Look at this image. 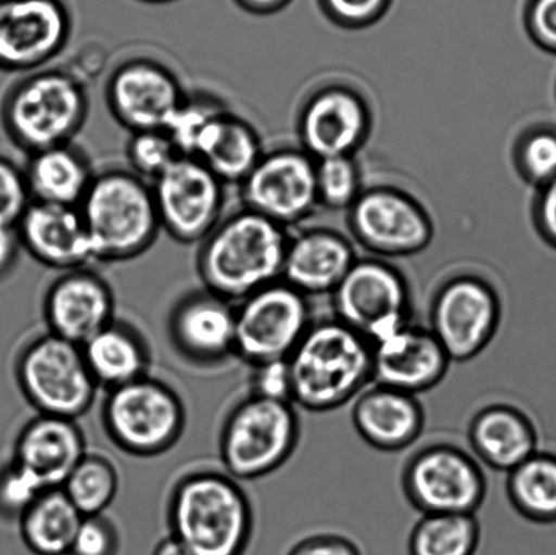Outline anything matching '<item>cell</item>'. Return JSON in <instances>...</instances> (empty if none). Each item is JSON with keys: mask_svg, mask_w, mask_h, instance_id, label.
Segmentation results:
<instances>
[{"mask_svg": "<svg viewBox=\"0 0 556 555\" xmlns=\"http://www.w3.org/2000/svg\"><path fill=\"white\" fill-rule=\"evenodd\" d=\"M288 239L283 227L242 206L223 216L200 243L204 290L233 304L281 280Z\"/></svg>", "mask_w": 556, "mask_h": 555, "instance_id": "cell-1", "label": "cell"}, {"mask_svg": "<svg viewBox=\"0 0 556 555\" xmlns=\"http://www.w3.org/2000/svg\"><path fill=\"white\" fill-rule=\"evenodd\" d=\"M288 366L294 406L334 412L374 383V346L334 317L314 320Z\"/></svg>", "mask_w": 556, "mask_h": 555, "instance_id": "cell-2", "label": "cell"}, {"mask_svg": "<svg viewBox=\"0 0 556 555\" xmlns=\"http://www.w3.org/2000/svg\"><path fill=\"white\" fill-rule=\"evenodd\" d=\"M168 525L190 555H244L253 535V510L232 477L201 471L177 483Z\"/></svg>", "mask_w": 556, "mask_h": 555, "instance_id": "cell-3", "label": "cell"}, {"mask_svg": "<svg viewBox=\"0 0 556 555\" xmlns=\"http://www.w3.org/2000/svg\"><path fill=\"white\" fill-rule=\"evenodd\" d=\"M96 263H124L149 252L162 231L149 181L129 168L96 174L78 206Z\"/></svg>", "mask_w": 556, "mask_h": 555, "instance_id": "cell-4", "label": "cell"}, {"mask_svg": "<svg viewBox=\"0 0 556 555\" xmlns=\"http://www.w3.org/2000/svg\"><path fill=\"white\" fill-rule=\"evenodd\" d=\"M90 112L78 75L63 68L33 71L16 81L2 103L5 134L27 155L73 143Z\"/></svg>", "mask_w": 556, "mask_h": 555, "instance_id": "cell-5", "label": "cell"}, {"mask_svg": "<svg viewBox=\"0 0 556 555\" xmlns=\"http://www.w3.org/2000/svg\"><path fill=\"white\" fill-rule=\"evenodd\" d=\"M300 439L292 402L252 395L233 407L223 427L220 455L233 480H258L291 458Z\"/></svg>", "mask_w": 556, "mask_h": 555, "instance_id": "cell-6", "label": "cell"}, {"mask_svg": "<svg viewBox=\"0 0 556 555\" xmlns=\"http://www.w3.org/2000/svg\"><path fill=\"white\" fill-rule=\"evenodd\" d=\"M16 379L40 415L76 420L96 401L98 383L81 346L52 333L38 337L21 353Z\"/></svg>", "mask_w": 556, "mask_h": 555, "instance_id": "cell-7", "label": "cell"}, {"mask_svg": "<svg viewBox=\"0 0 556 555\" xmlns=\"http://www.w3.org/2000/svg\"><path fill=\"white\" fill-rule=\"evenodd\" d=\"M102 420L109 437L125 453L155 456L181 438L185 409L167 384L146 375L109 391Z\"/></svg>", "mask_w": 556, "mask_h": 555, "instance_id": "cell-8", "label": "cell"}, {"mask_svg": "<svg viewBox=\"0 0 556 555\" xmlns=\"http://www.w3.org/2000/svg\"><path fill=\"white\" fill-rule=\"evenodd\" d=\"M402 491L421 515H476L488 494L476 456L451 443L425 445L406 461Z\"/></svg>", "mask_w": 556, "mask_h": 555, "instance_id": "cell-9", "label": "cell"}, {"mask_svg": "<svg viewBox=\"0 0 556 555\" xmlns=\"http://www.w3.org/2000/svg\"><path fill=\"white\" fill-rule=\"evenodd\" d=\"M314 318L307 297L278 280L236 306V355L260 364L288 361Z\"/></svg>", "mask_w": 556, "mask_h": 555, "instance_id": "cell-10", "label": "cell"}, {"mask_svg": "<svg viewBox=\"0 0 556 555\" xmlns=\"http://www.w3.org/2000/svg\"><path fill=\"white\" fill-rule=\"evenodd\" d=\"M162 230L182 244L201 243L223 219L226 185L193 156H179L151 184Z\"/></svg>", "mask_w": 556, "mask_h": 555, "instance_id": "cell-11", "label": "cell"}, {"mask_svg": "<svg viewBox=\"0 0 556 555\" xmlns=\"http://www.w3.org/2000/svg\"><path fill=\"white\" fill-rule=\"evenodd\" d=\"M332 295L334 318L376 344L412 324L410 292L390 266L354 263Z\"/></svg>", "mask_w": 556, "mask_h": 555, "instance_id": "cell-12", "label": "cell"}, {"mask_svg": "<svg viewBox=\"0 0 556 555\" xmlns=\"http://www.w3.org/2000/svg\"><path fill=\"white\" fill-rule=\"evenodd\" d=\"M501 317L503 308L492 287L476 277H457L435 293L428 328L452 363H466L492 344Z\"/></svg>", "mask_w": 556, "mask_h": 555, "instance_id": "cell-13", "label": "cell"}, {"mask_svg": "<svg viewBox=\"0 0 556 555\" xmlns=\"http://www.w3.org/2000/svg\"><path fill=\"white\" fill-rule=\"evenodd\" d=\"M73 35L63 0H0V71L29 74L62 53Z\"/></svg>", "mask_w": 556, "mask_h": 555, "instance_id": "cell-14", "label": "cell"}, {"mask_svg": "<svg viewBox=\"0 0 556 555\" xmlns=\"http://www.w3.org/2000/svg\"><path fill=\"white\" fill-rule=\"evenodd\" d=\"M187 94L167 65L144 56L124 60L105 86L109 112L130 134L165 129Z\"/></svg>", "mask_w": 556, "mask_h": 555, "instance_id": "cell-15", "label": "cell"}, {"mask_svg": "<svg viewBox=\"0 0 556 555\" xmlns=\"http://www.w3.org/2000/svg\"><path fill=\"white\" fill-rule=\"evenodd\" d=\"M239 188L244 209L282 227L303 219L319 198L316 166L293 150L264 152Z\"/></svg>", "mask_w": 556, "mask_h": 555, "instance_id": "cell-16", "label": "cell"}, {"mask_svg": "<svg viewBox=\"0 0 556 555\" xmlns=\"http://www.w3.org/2000/svg\"><path fill=\"white\" fill-rule=\"evenodd\" d=\"M374 346V383L419 395L443 382L451 367L429 328L408 324Z\"/></svg>", "mask_w": 556, "mask_h": 555, "instance_id": "cell-17", "label": "cell"}, {"mask_svg": "<svg viewBox=\"0 0 556 555\" xmlns=\"http://www.w3.org/2000/svg\"><path fill=\"white\" fill-rule=\"evenodd\" d=\"M43 312L49 333L81 346L113 323L112 288L90 266L62 272L48 288Z\"/></svg>", "mask_w": 556, "mask_h": 555, "instance_id": "cell-18", "label": "cell"}, {"mask_svg": "<svg viewBox=\"0 0 556 555\" xmlns=\"http://www.w3.org/2000/svg\"><path fill=\"white\" fill-rule=\"evenodd\" d=\"M16 230L22 249L48 268L67 272L96 263L91 239L78 206L31 201Z\"/></svg>", "mask_w": 556, "mask_h": 555, "instance_id": "cell-19", "label": "cell"}, {"mask_svg": "<svg viewBox=\"0 0 556 555\" xmlns=\"http://www.w3.org/2000/svg\"><path fill=\"white\" fill-rule=\"evenodd\" d=\"M85 456L84 433L75 420L38 415L16 439L13 464L47 492L63 488Z\"/></svg>", "mask_w": 556, "mask_h": 555, "instance_id": "cell-20", "label": "cell"}, {"mask_svg": "<svg viewBox=\"0 0 556 555\" xmlns=\"http://www.w3.org/2000/svg\"><path fill=\"white\" fill-rule=\"evenodd\" d=\"M168 325L174 345L194 362L217 363L236 355V306L215 293L184 297Z\"/></svg>", "mask_w": 556, "mask_h": 555, "instance_id": "cell-21", "label": "cell"}, {"mask_svg": "<svg viewBox=\"0 0 556 555\" xmlns=\"http://www.w3.org/2000/svg\"><path fill=\"white\" fill-rule=\"evenodd\" d=\"M351 417L358 437L381 453L410 447L425 428V411L417 395L375 383L354 400Z\"/></svg>", "mask_w": 556, "mask_h": 555, "instance_id": "cell-22", "label": "cell"}, {"mask_svg": "<svg viewBox=\"0 0 556 555\" xmlns=\"http://www.w3.org/2000/svg\"><path fill=\"white\" fill-rule=\"evenodd\" d=\"M352 222L358 238L384 254L417 252L430 238V225L421 210L390 190L362 195L353 206Z\"/></svg>", "mask_w": 556, "mask_h": 555, "instance_id": "cell-23", "label": "cell"}, {"mask_svg": "<svg viewBox=\"0 0 556 555\" xmlns=\"http://www.w3.org/2000/svg\"><path fill=\"white\" fill-rule=\"evenodd\" d=\"M467 440L479 464L506 475L539 451L535 424L519 407L503 402L472 416Z\"/></svg>", "mask_w": 556, "mask_h": 555, "instance_id": "cell-24", "label": "cell"}, {"mask_svg": "<svg viewBox=\"0 0 556 555\" xmlns=\"http://www.w3.org/2000/svg\"><path fill=\"white\" fill-rule=\"evenodd\" d=\"M367 113L356 96L345 90L320 92L304 109L300 134L307 150L320 160L348 156L363 139Z\"/></svg>", "mask_w": 556, "mask_h": 555, "instance_id": "cell-25", "label": "cell"}, {"mask_svg": "<svg viewBox=\"0 0 556 555\" xmlns=\"http://www.w3.org/2000/svg\"><path fill=\"white\" fill-rule=\"evenodd\" d=\"M353 254L341 238L309 232L288 242L281 280L303 295L332 293L353 266Z\"/></svg>", "mask_w": 556, "mask_h": 555, "instance_id": "cell-26", "label": "cell"}, {"mask_svg": "<svg viewBox=\"0 0 556 555\" xmlns=\"http://www.w3.org/2000/svg\"><path fill=\"white\" fill-rule=\"evenodd\" d=\"M263 155L257 130L226 109L201 136L193 157L203 162L227 187L241 185Z\"/></svg>", "mask_w": 556, "mask_h": 555, "instance_id": "cell-27", "label": "cell"}, {"mask_svg": "<svg viewBox=\"0 0 556 555\" xmlns=\"http://www.w3.org/2000/svg\"><path fill=\"white\" fill-rule=\"evenodd\" d=\"M33 201L79 206L96 173L87 156L73 143L27 155L24 167Z\"/></svg>", "mask_w": 556, "mask_h": 555, "instance_id": "cell-28", "label": "cell"}, {"mask_svg": "<svg viewBox=\"0 0 556 555\" xmlns=\"http://www.w3.org/2000/svg\"><path fill=\"white\" fill-rule=\"evenodd\" d=\"M81 352L98 386L109 389L146 377L150 364L149 350L140 336L116 320L86 341Z\"/></svg>", "mask_w": 556, "mask_h": 555, "instance_id": "cell-29", "label": "cell"}, {"mask_svg": "<svg viewBox=\"0 0 556 555\" xmlns=\"http://www.w3.org/2000/svg\"><path fill=\"white\" fill-rule=\"evenodd\" d=\"M84 518L62 488L52 489L21 515L22 540L35 555H68Z\"/></svg>", "mask_w": 556, "mask_h": 555, "instance_id": "cell-30", "label": "cell"}, {"mask_svg": "<svg viewBox=\"0 0 556 555\" xmlns=\"http://www.w3.org/2000/svg\"><path fill=\"white\" fill-rule=\"evenodd\" d=\"M506 496L532 524H556V454L539 450L508 472Z\"/></svg>", "mask_w": 556, "mask_h": 555, "instance_id": "cell-31", "label": "cell"}, {"mask_svg": "<svg viewBox=\"0 0 556 555\" xmlns=\"http://www.w3.org/2000/svg\"><path fill=\"white\" fill-rule=\"evenodd\" d=\"M481 535L476 515H422L408 535V555H476Z\"/></svg>", "mask_w": 556, "mask_h": 555, "instance_id": "cell-32", "label": "cell"}, {"mask_svg": "<svg viewBox=\"0 0 556 555\" xmlns=\"http://www.w3.org/2000/svg\"><path fill=\"white\" fill-rule=\"evenodd\" d=\"M62 489L85 518L100 516L116 497L117 472L102 456L86 454Z\"/></svg>", "mask_w": 556, "mask_h": 555, "instance_id": "cell-33", "label": "cell"}, {"mask_svg": "<svg viewBox=\"0 0 556 555\" xmlns=\"http://www.w3.org/2000/svg\"><path fill=\"white\" fill-rule=\"evenodd\" d=\"M227 106L206 92L187 94L166 125V133L184 156H193L201 136Z\"/></svg>", "mask_w": 556, "mask_h": 555, "instance_id": "cell-34", "label": "cell"}, {"mask_svg": "<svg viewBox=\"0 0 556 555\" xmlns=\"http://www.w3.org/2000/svg\"><path fill=\"white\" fill-rule=\"evenodd\" d=\"M125 154L129 171L150 184L182 156L165 129H147L130 134Z\"/></svg>", "mask_w": 556, "mask_h": 555, "instance_id": "cell-35", "label": "cell"}, {"mask_svg": "<svg viewBox=\"0 0 556 555\" xmlns=\"http://www.w3.org/2000/svg\"><path fill=\"white\" fill-rule=\"evenodd\" d=\"M316 185L318 195L326 204L342 209L356 199V168L348 156L325 157L316 166Z\"/></svg>", "mask_w": 556, "mask_h": 555, "instance_id": "cell-36", "label": "cell"}, {"mask_svg": "<svg viewBox=\"0 0 556 555\" xmlns=\"http://www.w3.org/2000/svg\"><path fill=\"white\" fill-rule=\"evenodd\" d=\"M522 173L531 182L543 187L556 177V129L542 128L522 141L520 149Z\"/></svg>", "mask_w": 556, "mask_h": 555, "instance_id": "cell-37", "label": "cell"}, {"mask_svg": "<svg viewBox=\"0 0 556 555\" xmlns=\"http://www.w3.org/2000/svg\"><path fill=\"white\" fill-rule=\"evenodd\" d=\"M31 201L24 168L0 155V226L16 227Z\"/></svg>", "mask_w": 556, "mask_h": 555, "instance_id": "cell-38", "label": "cell"}, {"mask_svg": "<svg viewBox=\"0 0 556 555\" xmlns=\"http://www.w3.org/2000/svg\"><path fill=\"white\" fill-rule=\"evenodd\" d=\"M46 492L29 475L11 462L0 471V513L18 516Z\"/></svg>", "mask_w": 556, "mask_h": 555, "instance_id": "cell-39", "label": "cell"}, {"mask_svg": "<svg viewBox=\"0 0 556 555\" xmlns=\"http://www.w3.org/2000/svg\"><path fill=\"white\" fill-rule=\"evenodd\" d=\"M118 551L116 529L100 515L81 520L68 555H117Z\"/></svg>", "mask_w": 556, "mask_h": 555, "instance_id": "cell-40", "label": "cell"}, {"mask_svg": "<svg viewBox=\"0 0 556 555\" xmlns=\"http://www.w3.org/2000/svg\"><path fill=\"white\" fill-rule=\"evenodd\" d=\"M392 0H319L321 10L338 25L362 27L374 24L390 9Z\"/></svg>", "mask_w": 556, "mask_h": 555, "instance_id": "cell-41", "label": "cell"}, {"mask_svg": "<svg viewBox=\"0 0 556 555\" xmlns=\"http://www.w3.org/2000/svg\"><path fill=\"white\" fill-rule=\"evenodd\" d=\"M253 395L261 399L292 402L291 373L288 361H276L254 366Z\"/></svg>", "mask_w": 556, "mask_h": 555, "instance_id": "cell-42", "label": "cell"}, {"mask_svg": "<svg viewBox=\"0 0 556 555\" xmlns=\"http://www.w3.org/2000/svg\"><path fill=\"white\" fill-rule=\"evenodd\" d=\"M526 22L533 40L556 54V0H528Z\"/></svg>", "mask_w": 556, "mask_h": 555, "instance_id": "cell-43", "label": "cell"}, {"mask_svg": "<svg viewBox=\"0 0 556 555\" xmlns=\"http://www.w3.org/2000/svg\"><path fill=\"white\" fill-rule=\"evenodd\" d=\"M287 555H364L362 548L351 538L319 532L299 541Z\"/></svg>", "mask_w": 556, "mask_h": 555, "instance_id": "cell-44", "label": "cell"}, {"mask_svg": "<svg viewBox=\"0 0 556 555\" xmlns=\"http://www.w3.org/2000/svg\"><path fill=\"white\" fill-rule=\"evenodd\" d=\"M536 222L544 239L556 249V177L541 187Z\"/></svg>", "mask_w": 556, "mask_h": 555, "instance_id": "cell-45", "label": "cell"}, {"mask_svg": "<svg viewBox=\"0 0 556 555\" xmlns=\"http://www.w3.org/2000/svg\"><path fill=\"white\" fill-rule=\"evenodd\" d=\"M22 249L15 226H0V279L14 269Z\"/></svg>", "mask_w": 556, "mask_h": 555, "instance_id": "cell-46", "label": "cell"}, {"mask_svg": "<svg viewBox=\"0 0 556 555\" xmlns=\"http://www.w3.org/2000/svg\"><path fill=\"white\" fill-rule=\"evenodd\" d=\"M243 10L255 15L275 14L277 11L287 8L292 0H236Z\"/></svg>", "mask_w": 556, "mask_h": 555, "instance_id": "cell-47", "label": "cell"}, {"mask_svg": "<svg viewBox=\"0 0 556 555\" xmlns=\"http://www.w3.org/2000/svg\"><path fill=\"white\" fill-rule=\"evenodd\" d=\"M152 555H190L188 548L172 534L157 543Z\"/></svg>", "mask_w": 556, "mask_h": 555, "instance_id": "cell-48", "label": "cell"}, {"mask_svg": "<svg viewBox=\"0 0 556 555\" xmlns=\"http://www.w3.org/2000/svg\"><path fill=\"white\" fill-rule=\"evenodd\" d=\"M144 2H150V3H166V2H172V0H144Z\"/></svg>", "mask_w": 556, "mask_h": 555, "instance_id": "cell-49", "label": "cell"}]
</instances>
